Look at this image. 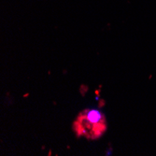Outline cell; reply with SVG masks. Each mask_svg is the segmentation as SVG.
<instances>
[{"label": "cell", "instance_id": "cell-1", "mask_svg": "<svg viewBox=\"0 0 156 156\" xmlns=\"http://www.w3.org/2000/svg\"><path fill=\"white\" fill-rule=\"evenodd\" d=\"M73 128L79 136L96 139L107 130L105 115L97 109H85L74 122Z\"/></svg>", "mask_w": 156, "mask_h": 156}]
</instances>
